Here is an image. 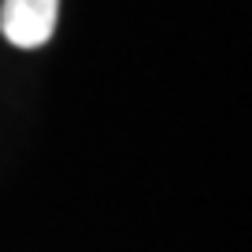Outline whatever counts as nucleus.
Instances as JSON below:
<instances>
[{
    "instance_id": "f257e3e1",
    "label": "nucleus",
    "mask_w": 252,
    "mask_h": 252,
    "mask_svg": "<svg viewBox=\"0 0 252 252\" xmlns=\"http://www.w3.org/2000/svg\"><path fill=\"white\" fill-rule=\"evenodd\" d=\"M60 0H0V33L15 48H41L56 30Z\"/></svg>"
}]
</instances>
